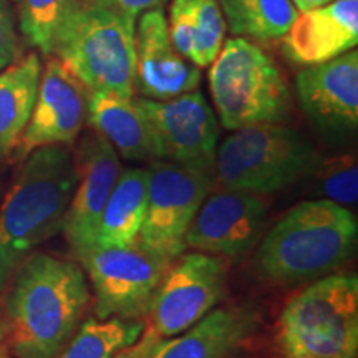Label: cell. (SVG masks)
<instances>
[{
	"mask_svg": "<svg viewBox=\"0 0 358 358\" xmlns=\"http://www.w3.org/2000/svg\"><path fill=\"white\" fill-rule=\"evenodd\" d=\"M266 196L214 186L186 232V249L239 259L262 239L267 226Z\"/></svg>",
	"mask_w": 358,
	"mask_h": 358,
	"instance_id": "12",
	"label": "cell"
},
{
	"mask_svg": "<svg viewBox=\"0 0 358 358\" xmlns=\"http://www.w3.org/2000/svg\"><path fill=\"white\" fill-rule=\"evenodd\" d=\"M90 90L57 57H48L40 73L37 96L13 158L25 159L43 146L77 141L88 120Z\"/></svg>",
	"mask_w": 358,
	"mask_h": 358,
	"instance_id": "14",
	"label": "cell"
},
{
	"mask_svg": "<svg viewBox=\"0 0 358 358\" xmlns=\"http://www.w3.org/2000/svg\"><path fill=\"white\" fill-rule=\"evenodd\" d=\"M42 64L29 53L0 71V164L13 153L32 115Z\"/></svg>",
	"mask_w": 358,
	"mask_h": 358,
	"instance_id": "21",
	"label": "cell"
},
{
	"mask_svg": "<svg viewBox=\"0 0 358 358\" xmlns=\"http://www.w3.org/2000/svg\"><path fill=\"white\" fill-rule=\"evenodd\" d=\"M279 358L358 357V277L334 272L290 297L275 325Z\"/></svg>",
	"mask_w": 358,
	"mask_h": 358,
	"instance_id": "4",
	"label": "cell"
},
{
	"mask_svg": "<svg viewBox=\"0 0 358 358\" xmlns=\"http://www.w3.org/2000/svg\"><path fill=\"white\" fill-rule=\"evenodd\" d=\"M77 140L73 151L77 186L62 232L80 261L96 248L98 222L123 168L115 148L93 128L80 133Z\"/></svg>",
	"mask_w": 358,
	"mask_h": 358,
	"instance_id": "13",
	"label": "cell"
},
{
	"mask_svg": "<svg viewBox=\"0 0 358 358\" xmlns=\"http://www.w3.org/2000/svg\"><path fill=\"white\" fill-rule=\"evenodd\" d=\"M141 334V320L87 319L52 358H115Z\"/></svg>",
	"mask_w": 358,
	"mask_h": 358,
	"instance_id": "23",
	"label": "cell"
},
{
	"mask_svg": "<svg viewBox=\"0 0 358 358\" xmlns=\"http://www.w3.org/2000/svg\"><path fill=\"white\" fill-rule=\"evenodd\" d=\"M214 187V174L169 163L151 161L148 168V208L140 243L168 261L186 250L185 237L206 196Z\"/></svg>",
	"mask_w": 358,
	"mask_h": 358,
	"instance_id": "10",
	"label": "cell"
},
{
	"mask_svg": "<svg viewBox=\"0 0 358 358\" xmlns=\"http://www.w3.org/2000/svg\"><path fill=\"white\" fill-rule=\"evenodd\" d=\"M20 32L45 57L52 55L58 30L78 0H13Z\"/></svg>",
	"mask_w": 358,
	"mask_h": 358,
	"instance_id": "24",
	"label": "cell"
},
{
	"mask_svg": "<svg viewBox=\"0 0 358 358\" xmlns=\"http://www.w3.org/2000/svg\"><path fill=\"white\" fill-rule=\"evenodd\" d=\"M282 43L290 60L307 66L353 50L358 43V0H335L299 12Z\"/></svg>",
	"mask_w": 358,
	"mask_h": 358,
	"instance_id": "17",
	"label": "cell"
},
{
	"mask_svg": "<svg viewBox=\"0 0 358 358\" xmlns=\"http://www.w3.org/2000/svg\"><path fill=\"white\" fill-rule=\"evenodd\" d=\"M232 35L256 40L282 38L299 10L292 0H217Z\"/></svg>",
	"mask_w": 358,
	"mask_h": 358,
	"instance_id": "22",
	"label": "cell"
},
{
	"mask_svg": "<svg viewBox=\"0 0 358 358\" xmlns=\"http://www.w3.org/2000/svg\"><path fill=\"white\" fill-rule=\"evenodd\" d=\"M92 2L136 20L143 12L151 8H163L169 0H92Z\"/></svg>",
	"mask_w": 358,
	"mask_h": 358,
	"instance_id": "28",
	"label": "cell"
},
{
	"mask_svg": "<svg viewBox=\"0 0 358 358\" xmlns=\"http://www.w3.org/2000/svg\"><path fill=\"white\" fill-rule=\"evenodd\" d=\"M87 123L100 133L123 159L133 163L159 159L153 128L136 96L90 93Z\"/></svg>",
	"mask_w": 358,
	"mask_h": 358,
	"instance_id": "19",
	"label": "cell"
},
{
	"mask_svg": "<svg viewBox=\"0 0 358 358\" xmlns=\"http://www.w3.org/2000/svg\"><path fill=\"white\" fill-rule=\"evenodd\" d=\"M80 262L95 292L96 319L140 320L174 261L134 243L127 248H95Z\"/></svg>",
	"mask_w": 358,
	"mask_h": 358,
	"instance_id": "9",
	"label": "cell"
},
{
	"mask_svg": "<svg viewBox=\"0 0 358 358\" xmlns=\"http://www.w3.org/2000/svg\"><path fill=\"white\" fill-rule=\"evenodd\" d=\"M0 204V295L20 264L62 232L75 186L73 151L65 145L27 156Z\"/></svg>",
	"mask_w": 358,
	"mask_h": 358,
	"instance_id": "2",
	"label": "cell"
},
{
	"mask_svg": "<svg viewBox=\"0 0 358 358\" xmlns=\"http://www.w3.org/2000/svg\"><path fill=\"white\" fill-rule=\"evenodd\" d=\"M19 57V35L15 29L10 2L0 0V71L13 64Z\"/></svg>",
	"mask_w": 358,
	"mask_h": 358,
	"instance_id": "27",
	"label": "cell"
},
{
	"mask_svg": "<svg viewBox=\"0 0 358 358\" xmlns=\"http://www.w3.org/2000/svg\"><path fill=\"white\" fill-rule=\"evenodd\" d=\"M6 290L2 343L13 358H52L77 332L92 301L83 267L50 254L27 257Z\"/></svg>",
	"mask_w": 358,
	"mask_h": 358,
	"instance_id": "1",
	"label": "cell"
},
{
	"mask_svg": "<svg viewBox=\"0 0 358 358\" xmlns=\"http://www.w3.org/2000/svg\"><path fill=\"white\" fill-rule=\"evenodd\" d=\"M201 69L176 50L163 8L143 12L134 34V93L171 100L198 90Z\"/></svg>",
	"mask_w": 358,
	"mask_h": 358,
	"instance_id": "15",
	"label": "cell"
},
{
	"mask_svg": "<svg viewBox=\"0 0 358 358\" xmlns=\"http://www.w3.org/2000/svg\"><path fill=\"white\" fill-rule=\"evenodd\" d=\"M0 358H13L6 343H0Z\"/></svg>",
	"mask_w": 358,
	"mask_h": 358,
	"instance_id": "30",
	"label": "cell"
},
{
	"mask_svg": "<svg viewBox=\"0 0 358 358\" xmlns=\"http://www.w3.org/2000/svg\"><path fill=\"white\" fill-rule=\"evenodd\" d=\"M313 143L284 123H261L234 129L217 146L214 186L274 194L312 176L322 164Z\"/></svg>",
	"mask_w": 358,
	"mask_h": 358,
	"instance_id": "6",
	"label": "cell"
},
{
	"mask_svg": "<svg viewBox=\"0 0 358 358\" xmlns=\"http://www.w3.org/2000/svg\"><path fill=\"white\" fill-rule=\"evenodd\" d=\"M138 103L153 128L159 159L214 174L219 122L203 93L194 90L171 100L138 96Z\"/></svg>",
	"mask_w": 358,
	"mask_h": 358,
	"instance_id": "11",
	"label": "cell"
},
{
	"mask_svg": "<svg viewBox=\"0 0 358 358\" xmlns=\"http://www.w3.org/2000/svg\"><path fill=\"white\" fill-rule=\"evenodd\" d=\"M313 174H320L322 192L325 199L337 204H355L358 196V168L353 156L322 161Z\"/></svg>",
	"mask_w": 358,
	"mask_h": 358,
	"instance_id": "26",
	"label": "cell"
},
{
	"mask_svg": "<svg viewBox=\"0 0 358 358\" xmlns=\"http://www.w3.org/2000/svg\"><path fill=\"white\" fill-rule=\"evenodd\" d=\"M330 2H335V0H292V3L299 12L312 10V8L327 6V3Z\"/></svg>",
	"mask_w": 358,
	"mask_h": 358,
	"instance_id": "29",
	"label": "cell"
},
{
	"mask_svg": "<svg viewBox=\"0 0 358 358\" xmlns=\"http://www.w3.org/2000/svg\"><path fill=\"white\" fill-rule=\"evenodd\" d=\"M259 325L261 313L250 303L214 308L182 335L164 340L150 358H231Z\"/></svg>",
	"mask_w": 358,
	"mask_h": 358,
	"instance_id": "18",
	"label": "cell"
},
{
	"mask_svg": "<svg viewBox=\"0 0 358 358\" xmlns=\"http://www.w3.org/2000/svg\"><path fill=\"white\" fill-rule=\"evenodd\" d=\"M303 113L322 131L353 133L358 124V53L308 65L295 78Z\"/></svg>",
	"mask_w": 358,
	"mask_h": 358,
	"instance_id": "16",
	"label": "cell"
},
{
	"mask_svg": "<svg viewBox=\"0 0 358 358\" xmlns=\"http://www.w3.org/2000/svg\"><path fill=\"white\" fill-rule=\"evenodd\" d=\"M209 66V90L226 129L285 123L290 118L292 96L284 75L249 38L226 40Z\"/></svg>",
	"mask_w": 358,
	"mask_h": 358,
	"instance_id": "7",
	"label": "cell"
},
{
	"mask_svg": "<svg viewBox=\"0 0 358 358\" xmlns=\"http://www.w3.org/2000/svg\"><path fill=\"white\" fill-rule=\"evenodd\" d=\"M358 222L330 199L295 204L262 236L254 268L272 284L292 285L334 274L355 254Z\"/></svg>",
	"mask_w": 358,
	"mask_h": 358,
	"instance_id": "3",
	"label": "cell"
},
{
	"mask_svg": "<svg viewBox=\"0 0 358 358\" xmlns=\"http://www.w3.org/2000/svg\"><path fill=\"white\" fill-rule=\"evenodd\" d=\"M0 343H2V319H0Z\"/></svg>",
	"mask_w": 358,
	"mask_h": 358,
	"instance_id": "31",
	"label": "cell"
},
{
	"mask_svg": "<svg viewBox=\"0 0 358 358\" xmlns=\"http://www.w3.org/2000/svg\"><path fill=\"white\" fill-rule=\"evenodd\" d=\"M194 24V53L191 64L206 69L214 62L224 43L226 22L217 0H189Z\"/></svg>",
	"mask_w": 358,
	"mask_h": 358,
	"instance_id": "25",
	"label": "cell"
},
{
	"mask_svg": "<svg viewBox=\"0 0 358 358\" xmlns=\"http://www.w3.org/2000/svg\"><path fill=\"white\" fill-rule=\"evenodd\" d=\"M227 272V259L199 250L182 252L153 294L143 317V334L164 342L198 324L226 295Z\"/></svg>",
	"mask_w": 358,
	"mask_h": 358,
	"instance_id": "8",
	"label": "cell"
},
{
	"mask_svg": "<svg viewBox=\"0 0 358 358\" xmlns=\"http://www.w3.org/2000/svg\"><path fill=\"white\" fill-rule=\"evenodd\" d=\"M148 208V168L122 169L100 222L96 248H127L138 243Z\"/></svg>",
	"mask_w": 358,
	"mask_h": 358,
	"instance_id": "20",
	"label": "cell"
},
{
	"mask_svg": "<svg viewBox=\"0 0 358 358\" xmlns=\"http://www.w3.org/2000/svg\"><path fill=\"white\" fill-rule=\"evenodd\" d=\"M136 20L78 0L58 30L52 55L92 93L134 96Z\"/></svg>",
	"mask_w": 358,
	"mask_h": 358,
	"instance_id": "5",
	"label": "cell"
}]
</instances>
